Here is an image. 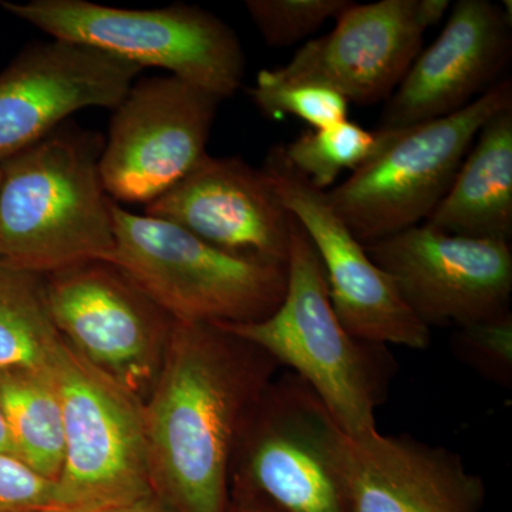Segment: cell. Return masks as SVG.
Masks as SVG:
<instances>
[{
    "label": "cell",
    "mask_w": 512,
    "mask_h": 512,
    "mask_svg": "<svg viewBox=\"0 0 512 512\" xmlns=\"http://www.w3.org/2000/svg\"><path fill=\"white\" fill-rule=\"evenodd\" d=\"M278 363L211 323L174 320L143 404L154 494L173 512H227L242 424Z\"/></svg>",
    "instance_id": "6da1fadb"
},
{
    "label": "cell",
    "mask_w": 512,
    "mask_h": 512,
    "mask_svg": "<svg viewBox=\"0 0 512 512\" xmlns=\"http://www.w3.org/2000/svg\"><path fill=\"white\" fill-rule=\"evenodd\" d=\"M103 138L63 124L0 164V261L40 276L116 249L111 198L100 175Z\"/></svg>",
    "instance_id": "7a4b0ae2"
},
{
    "label": "cell",
    "mask_w": 512,
    "mask_h": 512,
    "mask_svg": "<svg viewBox=\"0 0 512 512\" xmlns=\"http://www.w3.org/2000/svg\"><path fill=\"white\" fill-rule=\"evenodd\" d=\"M217 326L289 367L349 437L377 430L376 410L392 382L393 356L386 346L363 342L342 325L318 252L293 215L281 305L258 322Z\"/></svg>",
    "instance_id": "3957f363"
},
{
    "label": "cell",
    "mask_w": 512,
    "mask_h": 512,
    "mask_svg": "<svg viewBox=\"0 0 512 512\" xmlns=\"http://www.w3.org/2000/svg\"><path fill=\"white\" fill-rule=\"evenodd\" d=\"M116 249L110 264L178 322H258L284 299L288 266L245 261L171 222L111 201Z\"/></svg>",
    "instance_id": "277c9868"
},
{
    "label": "cell",
    "mask_w": 512,
    "mask_h": 512,
    "mask_svg": "<svg viewBox=\"0 0 512 512\" xmlns=\"http://www.w3.org/2000/svg\"><path fill=\"white\" fill-rule=\"evenodd\" d=\"M10 15L52 39L76 43L170 76L220 100L241 89L244 49L224 20L198 6L123 9L87 0L2 2Z\"/></svg>",
    "instance_id": "5b68a950"
},
{
    "label": "cell",
    "mask_w": 512,
    "mask_h": 512,
    "mask_svg": "<svg viewBox=\"0 0 512 512\" xmlns=\"http://www.w3.org/2000/svg\"><path fill=\"white\" fill-rule=\"evenodd\" d=\"M511 106L505 79L456 113L383 131L379 150L326 191L330 207L363 245L420 225L446 197L481 127Z\"/></svg>",
    "instance_id": "8992f818"
},
{
    "label": "cell",
    "mask_w": 512,
    "mask_h": 512,
    "mask_svg": "<svg viewBox=\"0 0 512 512\" xmlns=\"http://www.w3.org/2000/svg\"><path fill=\"white\" fill-rule=\"evenodd\" d=\"M249 493L279 512H346L348 434L293 373L269 383L239 431Z\"/></svg>",
    "instance_id": "52a82bcc"
},
{
    "label": "cell",
    "mask_w": 512,
    "mask_h": 512,
    "mask_svg": "<svg viewBox=\"0 0 512 512\" xmlns=\"http://www.w3.org/2000/svg\"><path fill=\"white\" fill-rule=\"evenodd\" d=\"M47 376L62 406L59 483L73 505H121L154 494L143 403L62 340Z\"/></svg>",
    "instance_id": "ba28073f"
},
{
    "label": "cell",
    "mask_w": 512,
    "mask_h": 512,
    "mask_svg": "<svg viewBox=\"0 0 512 512\" xmlns=\"http://www.w3.org/2000/svg\"><path fill=\"white\" fill-rule=\"evenodd\" d=\"M221 100L174 76L136 80L111 117L100 175L111 200L150 204L207 156Z\"/></svg>",
    "instance_id": "9c48e42d"
},
{
    "label": "cell",
    "mask_w": 512,
    "mask_h": 512,
    "mask_svg": "<svg viewBox=\"0 0 512 512\" xmlns=\"http://www.w3.org/2000/svg\"><path fill=\"white\" fill-rule=\"evenodd\" d=\"M43 278L50 318L67 345L138 399L153 389L174 319L107 262Z\"/></svg>",
    "instance_id": "30bf717a"
},
{
    "label": "cell",
    "mask_w": 512,
    "mask_h": 512,
    "mask_svg": "<svg viewBox=\"0 0 512 512\" xmlns=\"http://www.w3.org/2000/svg\"><path fill=\"white\" fill-rule=\"evenodd\" d=\"M262 171L311 238L325 269L333 311L350 335L386 348H429L431 330L410 311L390 276L333 211L326 191L289 163L282 144L268 151Z\"/></svg>",
    "instance_id": "8fae6325"
},
{
    "label": "cell",
    "mask_w": 512,
    "mask_h": 512,
    "mask_svg": "<svg viewBox=\"0 0 512 512\" xmlns=\"http://www.w3.org/2000/svg\"><path fill=\"white\" fill-rule=\"evenodd\" d=\"M365 249L429 329L463 328L510 311V242L458 237L420 224Z\"/></svg>",
    "instance_id": "7c38bea8"
},
{
    "label": "cell",
    "mask_w": 512,
    "mask_h": 512,
    "mask_svg": "<svg viewBox=\"0 0 512 512\" xmlns=\"http://www.w3.org/2000/svg\"><path fill=\"white\" fill-rule=\"evenodd\" d=\"M450 8L448 0L353 2L332 32L306 42L285 66L268 72L279 82L325 84L349 103L387 101L420 55L424 33Z\"/></svg>",
    "instance_id": "4fadbf2b"
},
{
    "label": "cell",
    "mask_w": 512,
    "mask_h": 512,
    "mask_svg": "<svg viewBox=\"0 0 512 512\" xmlns=\"http://www.w3.org/2000/svg\"><path fill=\"white\" fill-rule=\"evenodd\" d=\"M143 72L63 40L26 47L0 73V164L45 140L76 111L116 109Z\"/></svg>",
    "instance_id": "5bb4252c"
},
{
    "label": "cell",
    "mask_w": 512,
    "mask_h": 512,
    "mask_svg": "<svg viewBox=\"0 0 512 512\" xmlns=\"http://www.w3.org/2000/svg\"><path fill=\"white\" fill-rule=\"evenodd\" d=\"M144 214L245 261L288 266L292 214L262 168L207 154Z\"/></svg>",
    "instance_id": "9a60e30c"
},
{
    "label": "cell",
    "mask_w": 512,
    "mask_h": 512,
    "mask_svg": "<svg viewBox=\"0 0 512 512\" xmlns=\"http://www.w3.org/2000/svg\"><path fill=\"white\" fill-rule=\"evenodd\" d=\"M511 55V9L458 0L436 42L386 101L377 130H403L464 109L493 89Z\"/></svg>",
    "instance_id": "2e32d148"
},
{
    "label": "cell",
    "mask_w": 512,
    "mask_h": 512,
    "mask_svg": "<svg viewBox=\"0 0 512 512\" xmlns=\"http://www.w3.org/2000/svg\"><path fill=\"white\" fill-rule=\"evenodd\" d=\"M483 480L457 454L379 430L349 437L346 512H478Z\"/></svg>",
    "instance_id": "e0dca14e"
},
{
    "label": "cell",
    "mask_w": 512,
    "mask_h": 512,
    "mask_svg": "<svg viewBox=\"0 0 512 512\" xmlns=\"http://www.w3.org/2000/svg\"><path fill=\"white\" fill-rule=\"evenodd\" d=\"M424 224L448 235L510 242L512 106L478 131L446 197Z\"/></svg>",
    "instance_id": "ac0fdd59"
},
{
    "label": "cell",
    "mask_w": 512,
    "mask_h": 512,
    "mask_svg": "<svg viewBox=\"0 0 512 512\" xmlns=\"http://www.w3.org/2000/svg\"><path fill=\"white\" fill-rule=\"evenodd\" d=\"M0 402L19 460L40 476L59 480L66 453L63 412L47 373L0 370Z\"/></svg>",
    "instance_id": "d6986e66"
},
{
    "label": "cell",
    "mask_w": 512,
    "mask_h": 512,
    "mask_svg": "<svg viewBox=\"0 0 512 512\" xmlns=\"http://www.w3.org/2000/svg\"><path fill=\"white\" fill-rule=\"evenodd\" d=\"M62 340L47 308L45 278L0 261V370L46 372Z\"/></svg>",
    "instance_id": "ffe728a7"
},
{
    "label": "cell",
    "mask_w": 512,
    "mask_h": 512,
    "mask_svg": "<svg viewBox=\"0 0 512 512\" xmlns=\"http://www.w3.org/2000/svg\"><path fill=\"white\" fill-rule=\"evenodd\" d=\"M383 131H369L352 121L306 131L282 144L289 163L319 190L328 191L340 173L357 170L379 150Z\"/></svg>",
    "instance_id": "44dd1931"
},
{
    "label": "cell",
    "mask_w": 512,
    "mask_h": 512,
    "mask_svg": "<svg viewBox=\"0 0 512 512\" xmlns=\"http://www.w3.org/2000/svg\"><path fill=\"white\" fill-rule=\"evenodd\" d=\"M248 94L266 117H298L312 130L333 126L349 116V101L336 90L312 82H279L268 70L259 72Z\"/></svg>",
    "instance_id": "7402d4cb"
},
{
    "label": "cell",
    "mask_w": 512,
    "mask_h": 512,
    "mask_svg": "<svg viewBox=\"0 0 512 512\" xmlns=\"http://www.w3.org/2000/svg\"><path fill=\"white\" fill-rule=\"evenodd\" d=\"M350 0H247L255 28L266 45H295L318 32L329 19H338L352 5Z\"/></svg>",
    "instance_id": "603a6c76"
},
{
    "label": "cell",
    "mask_w": 512,
    "mask_h": 512,
    "mask_svg": "<svg viewBox=\"0 0 512 512\" xmlns=\"http://www.w3.org/2000/svg\"><path fill=\"white\" fill-rule=\"evenodd\" d=\"M453 350L461 362L500 386L512 383V313L458 328Z\"/></svg>",
    "instance_id": "cb8c5ba5"
},
{
    "label": "cell",
    "mask_w": 512,
    "mask_h": 512,
    "mask_svg": "<svg viewBox=\"0 0 512 512\" xmlns=\"http://www.w3.org/2000/svg\"><path fill=\"white\" fill-rule=\"evenodd\" d=\"M73 505L57 481L40 476L12 454L0 453V512Z\"/></svg>",
    "instance_id": "d4e9b609"
},
{
    "label": "cell",
    "mask_w": 512,
    "mask_h": 512,
    "mask_svg": "<svg viewBox=\"0 0 512 512\" xmlns=\"http://www.w3.org/2000/svg\"><path fill=\"white\" fill-rule=\"evenodd\" d=\"M106 512H170L163 507L160 498L156 494L147 495V497L138 498L131 503L116 505Z\"/></svg>",
    "instance_id": "484cf974"
},
{
    "label": "cell",
    "mask_w": 512,
    "mask_h": 512,
    "mask_svg": "<svg viewBox=\"0 0 512 512\" xmlns=\"http://www.w3.org/2000/svg\"><path fill=\"white\" fill-rule=\"evenodd\" d=\"M116 505L84 504V505H57V507L35 508L19 512H106Z\"/></svg>",
    "instance_id": "4316f807"
},
{
    "label": "cell",
    "mask_w": 512,
    "mask_h": 512,
    "mask_svg": "<svg viewBox=\"0 0 512 512\" xmlns=\"http://www.w3.org/2000/svg\"><path fill=\"white\" fill-rule=\"evenodd\" d=\"M0 453L12 454L16 456L15 447H13L12 439L6 424L5 413H3L2 402H0Z\"/></svg>",
    "instance_id": "83f0119b"
},
{
    "label": "cell",
    "mask_w": 512,
    "mask_h": 512,
    "mask_svg": "<svg viewBox=\"0 0 512 512\" xmlns=\"http://www.w3.org/2000/svg\"><path fill=\"white\" fill-rule=\"evenodd\" d=\"M237 512H279L278 510H275L274 507H271V505L262 503V501L258 500V503H251L248 505H244V507L239 508Z\"/></svg>",
    "instance_id": "f1b7e54d"
},
{
    "label": "cell",
    "mask_w": 512,
    "mask_h": 512,
    "mask_svg": "<svg viewBox=\"0 0 512 512\" xmlns=\"http://www.w3.org/2000/svg\"><path fill=\"white\" fill-rule=\"evenodd\" d=\"M0 181H2V170H0Z\"/></svg>",
    "instance_id": "f546056e"
}]
</instances>
